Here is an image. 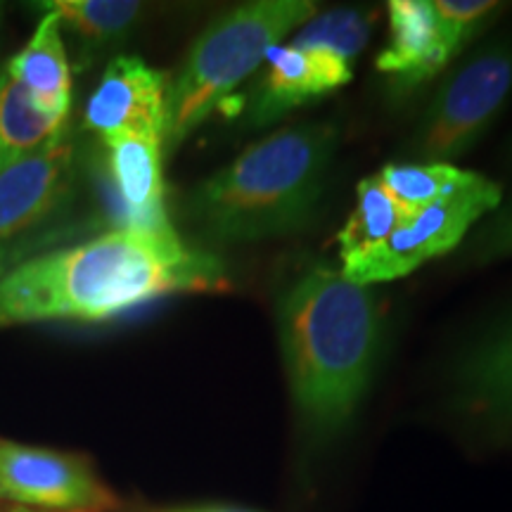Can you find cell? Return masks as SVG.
Returning a JSON list of instances; mask_svg holds the SVG:
<instances>
[{"mask_svg": "<svg viewBox=\"0 0 512 512\" xmlns=\"http://www.w3.org/2000/svg\"><path fill=\"white\" fill-rule=\"evenodd\" d=\"M389 43L377 55L375 69L389 79L396 95H408L434 79L458 48L441 29L432 0H392Z\"/></svg>", "mask_w": 512, "mask_h": 512, "instance_id": "cell-10", "label": "cell"}, {"mask_svg": "<svg viewBox=\"0 0 512 512\" xmlns=\"http://www.w3.org/2000/svg\"><path fill=\"white\" fill-rule=\"evenodd\" d=\"M337 145L325 121L283 126L197 185L190 219L221 245L299 233L316 214Z\"/></svg>", "mask_w": 512, "mask_h": 512, "instance_id": "cell-3", "label": "cell"}, {"mask_svg": "<svg viewBox=\"0 0 512 512\" xmlns=\"http://www.w3.org/2000/svg\"><path fill=\"white\" fill-rule=\"evenodd\" d=\"M501 202V185L472 171L460 188L406 216L392 238L342 275L349 283L363 287L406 278L427 261L456 249L477 223L501 207Z\"/></svg>", "mask_w": 512, "mask_h": 512, "instance_id": "cell-6", "label": "cell"}, {"mask_svg": "<svg viewBox=\"0 0 512 512\" xmlns=\"http://www.w3.org/2000/svg\"><path fill=\"white\" fill-rule=\"evenodd\" d=\"M275 320L299 427L311 444H330L349 430L373 382L384 337L380 299L318 264L280 292Z\"/></svg>", "mask_w": 512, "mask_h": 512, "instance_id": "cell-2", "label": "cell"}, {"mask_svg": "<svg viewBox=\"0 0 512 512\" xmlns=\"http://www.w3.org/2000/svg\"><path fill=\"white\" fill-rule=\"evenodd\" d=\"M472 171L460 169L456 164H387L377 174L380 183L389 190L403 214L411 216L415 211L430 207L448 192L460 188Z\"/></svg>", "mask_w": 512, "mask_h": 512, "instance_id": "cell-19", "label": "cell"}, {"mask_svg": "<svg viewBox=\"0 0 512 512\" xmlns=\"http://www.w3.org/2000/svg\"><path fill=\"white\" fill-rule=\"evenodd\" d=\"M41 8L53 12L62 29H72L95 46L121 41L131 34L145 12L143 5L131 0H53Z\"/></svg>", "mask_w": 512, "mask_h": 512, "instance_id": "cell-18", "label": "cell"}, {"mask_svg": "<svg viewBox=\"0 0 512 512\" xmlns=\"http://www.w3.org/2000/svg\"><path fill=\"white\" fill-rule=\"evenodd\" d=\"M373 12L339 8L330 12H316L297 36L292 38V46L306 53L330 55L354 69L356 57L366 48L370 31H373Z\"/></svg>", "mask_w": 512, "mask_h": 512, "instance_id": "cell-17", "label": "cell"}, {"mask_svg": "<svg viewBox=\"0 0 512 512\" xmlns=\"http://www.w3.org/2000/svg\"><path fill=\"white\" fill-rule=\"evenodd\" d=\"M74 183V147L67 128L0 176V278L67 207Z\"/></svg>", "mask_w": 512, "mask_h": 512, "instance_id": "cell-8", "label": "cell"}, {"mask_svg": "<svg viewBox=\"0 0 512 512\" xmlns=\"http://www.w3.org/2000/svg\"><path fill=\"white\" fill-rule=\"evenodd\" d=\"M311 0H254L207 24L166 93L164 147L174 152L254 72L268 50L316 15Z\"/></svg>", "mask_w": 512, "mask_h": 512, "instance_id": "cell-4", "label": "cell"}, {"mask_svg": "<svg viewBox=\"0 0 512 512\" xmlns=\"http://www.w3.org/2000/svg\"><path fill=\"white\" fill-rule=\"evenodd\" d=\"M5 74L24 88L38 112L57 124H67L72 107V67L64 50L62 24L53 12L41 17L34 36L22 53L12 57Z\"/></svg>", "mask_w": 512, "mask_h": 512, "instance_id": "cell-13", "label": "cell"}, {"mask_svg": "<svg viewBox=\"0 0 512 512\" xmlns=\"http://www.w3.org/2000/svg\"><path fill=\"white\" fill-rule=\"evenodd\" d=\"M230 290L214 254L176 228L119 226L79 245L19 261L0 278V330L29 323H102L174 294Z\"/></svg>", "mask_w": 512, "mask_h": 512, "instance_id": "cell-1", "label": "cell"}, {"mask_svg": "<svg viewBox=\"0 0 512 512\" xmlns=\"http://www.w3.org/2000/svg\"><path fill=\"white\" fill-rule=\"evenodd\" d=\"M0 512H38V510L19 508V505H0Z\"/></svg>", "mask_w": 512, "mask_h": 512, "instance_id": "cell-23", "label": "cell"}, {"mask_svg": "<svg viewBox=\"0 0 512 512\" xmlns=\"http://www.w3.org/2000/svg\"><path fill=\"white\" fill-rule=\"evenodd\" d=\"M155 512H254V510L230 508V505H192V508H164Z\"/></svg>", "mask_w": 512, "mask_h": 512, "instance_id": "cell-22", "label": "cell"}, {"mask_svg": "<svg viewBox=\"0 0 512 512\" xmlns=\"http://www.w3.org/2000/svg\"><path fill=\"white\" fill-rule=\"evenodd\" d=\"M434 15H437L441 29L451 38L458 53L467 43H472L482 31L489 27L491 19L501 12L505 5L494 0H432Z\"/></svg>", "mask_w": 512, "mask_h": 512, "instance_id": "cell-20", "label": "cell"}, {"mask_svg": "<svg viewBox=\"0 0 512 512\" xmlns=\"http://www.w3.org/2000/svg\"><path fill=\"white\" fill-rule=\"evenodd\" d=\"M403 219H406V214L380 183V178H363L356 188V207L337 235L342 271L356 266L358 261L380 249L392 238V233L401 226Z\"/></svg>", "mask_w": 512, "mask_h": 512, "instance_id": "cell-15", "label": "cell"}, {"mask_svg": "<svg viewBox=\"0 0 512 512\" xmlns=\"http://www.w3.org/2000/svg\"><path fill=\"white\" fill-rule=\"evenodd\" d=\"M512 256V197L479 223L467 247V259L477 266L496 264Z\"/></svg>", "mask_w": 512, "mask_h": 512, "instance_id": "cell-21", "label": "cell"}, {"mask_svg": "<svg viewBox=\"0 0 512 512\" xmlns=\"http://www.w3.org/2000/svg\"><path fill=\"white\" fill-rule=\"evenodd\" d=\"M328 93H332L330 86L311 57L292 43H280L268 50L261 64L259 81L249 93L247 121L252 126H268Z\"/></svg>", "mask_w": 512, "mask_h": 512, "instance_id": "cell-14", "label": "cell"}, {"mask_svg": "<svg viewBox=\"0 0 512 512\" xmlns=\"http://www.w3.org/2000/svg\"><path fill=\"white\" fill-rule=\"evenodd\" d=\"M463 408L496 432H512V313L465 351L458 366Z\"/></svg>", "mask_w": 512, "mask_h": 512, "instance_id": "cell-11", "label": "cell"}, {"mask_svg": "<svg viewBox=\"0 0 512 512\" xmlns=\"http://www.w3.org/2000/svg\"><path fill=\"white\" fill-rule=\"evenodd\" d=\"M166 74L133 55L112 60L83 114V126L98 133L102 143L133 133H159L166 124Z\"/></svg>", "mask_w": 512, "mask_h": 512, "instance_id": "cell-9", "label": "cell"}, {"mask_svg": "<svg viewBox=\"0 0 512 512\" xmlns=\"http://www.w3.org/2000/svg\"><path fill=\"white\" fill-rule=\"evenodd\" d=\"M107 147L112 183L124 216L121 226L174 228L164 207V136L133 133L112 140Z\"/></svg>", "mask_w": 512, "mask_h": 512, "instance_id": "cell-12", "label": "cell"}, {"mask_svg": "<svg viewBox=\"0 0 512 512\" xmlns=\"http://www.w3.org/2000/svg\"><path fill=\"white\" fill-rule=\"evenodd\" d=\"M512 100V19L460 64L422 117L411 152L451 164L482 140Z\"/></svg>", "mask_w": 512, "mask_h": 512, "instance_id": "cell-5", "label": "cell"}, {"mask_svg": "<svg viewBox=\"0 0 512 512\" xmlns=\"http://www.w3.org/2000/svg\"><path fill=\"white\" fill-rule=\"evenodd\" d=\"M505 162H508V166H512V136L508 140V145H505Z\"/></svg>", "mask_w": 512, "mask_h": 512, "instance_id": "cell-24", "label": "cell"}, {"mask_svg": "<svg viewBox=\"0 0 512 512\" xmlns=\"http://www.w3.org/2000/svg\"><path fill=\"white\" fill-rule=\"evenodd\" d=\"M64 124L38 112L31 98L8 74L0 76V176L48 143Z\"/></svg>", "mask_w": 512, "mask_h": 512, "instance_id": "cell-16", "label": "cell"}, {"mask_svg": "<svg viewBox=\"0 0 512 512\" xmlns=\"http://www.w3.org/2000/svg\"><path fill=\"white\" fill-rule=\"evenodd\" d=\"M0 503L38 512H112L117 496L76 453L0 439Z\"/></svg>", "mask_w": 512, "mask_h": 512, "instance_id": "cell-7", "label": "cell"}]
</instances>
